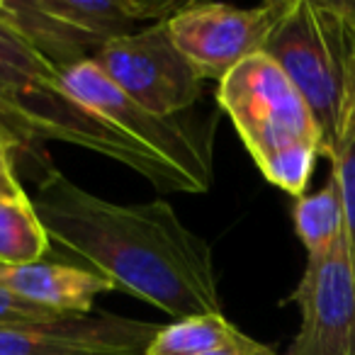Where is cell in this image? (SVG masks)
Wrapping results in <instances>:
<instances>
[{
	"instance_id": "1",
	"label": "cell",
	"mask_w": 355,
	"mask_h": 355,
	"mask_svg": "<svg viewBox=\"0 0 355 355\" xmlns=\"http://www.w3.org/2000/svg\"><path fill=\"white\" fill-rule=\"evenodd\" d=\"M30 200L59 263L95 272L173 319L222 314L212 248L168 202L114 205L56 168Z\"/></svg>"
},
{
	"instance_id": "2",
	"label": "cell",
	"mask_w": 355,
	"mask_h": 355,
	"mask_svg": "<svg viewBox=\"0 0 355 355\" xmlns=\"http://www.w3.org/2000/svg\"><path fill=\"white\" fill-rule=\"evenodd\" d=\"M217 100L268 183L302 198L321 156V134L280 66L266 54L251 56L219 80Z\"/></svg>"
},
{
	"instance_id": "3",
	"label": "cell",
	"mask_w": 355,
	"mask_h": 355,
	"mask_svg": "<svg viewBox=\"0 0 355 355\" xmlns=\"http://www.w3.org/2000/svg\"><path fill=\"white\" fill-rule=\"evenodd\" d=\"M263 54L309 105L331 161L355 114V25L334 0H292Z\"/></svg>"
},
{
	"instance_id": "4",
	"label": "cell",
	"mask_w": 355,
	"mask_h": 355,
	"mask_svg": "<svg viewBox=\"0 0 355 355\" xmlns=\"http://www.w3.org/2000/svg\"><path fill=\"white\" fill-rule=\"evenodd\" d=\"M64 88L71 98L93 110L129 139L146 146L173 171L193 185L195 195L212 185V148L209 137L183 117H156L122 93L93 61L64 71Z\"/></svg>"
},
{
	"instance_id": "5",
	"label": "cell",
	"mask_w": 355,
	"mask_h": 355,
	"mask_svg": "<svg viewBox=\"0 0 355 355\" xmlns=\"http://www.w3.org/2000/svg\"><path fill=\"white\" fill-rule=\"evenodd\" d=\"M90 61L156 117H178L198 103L205 88L200 71L178 49L168 20L107 42Z\"/></svg>"
},
{
	"instance_id": "6",
	"label": "cell",
	"mask_w": 355,
	"mask_h": 355,
	"mask_svg": "<svg viewBox=\"0 0 355 355\" xmlns=\"http://www.w3.org/2000/svg\"><path fill=\"white\" fill-rule=\"evenodd\" d=\"M292 0H272L251 10L224 3H188L168 20L185 59L205 80H222L239 64L263 54L266 42Z\"/></svg>"
},
{
	"instance_id": "7",
	"label": "cell",
	"mask_w": 355,
	"mask_h": 355,
	"mask_svg": "<svg viewBox=\"0 0 355 355\" xmlns=\"http://www.w3.org/2000/svg\"><path fill=\"white\" fill-rule=\"evenodd\" d=\"M300 331L285 355H355V270L345 236L329 256L306 261L290 297Z\"/></svg>"
},
{
	"instance_id": "8",
	"label": "cell",
	"mask_w": 355,
	"mask_h": 355,
	"mask_svg": "<svg viewBox=\"0 0 355 355\" xmlns=\"http://www.w3.org/2000/svg\"><path fill=\"white\" fill-rule=\"evenodd\" d=\"M161 324L114 314L0 321V355H146Z\"/></svg>"
},
{
	"instance_id": "9",
	"label": "cell",
	"mask_w": 355,
	"mask_h": 355,
	"mask_svg": "<svg viewBox=\"0 0 355 355\" xmlns=\"http://www.w3.org/2000/svg\"><path fill=\"white\" fill-rule=\"evenodd\" d=\"M0 285L17 297L61 314H90L95 297L112 292L105 277L59 261L30 266H0Z\"/></svg>"
},
{
	"instance_id": "10",
	"label": "cell",
	"mask_w": 355,
	"mask_h": 355,
	"mask_svg": "<svg viewBox=\"0 0 355 355\" xmlns=\"http://www.w3.org/2000/svg\"><path fill=\"white\" fill-rule=\"evenodd\" d=\"M0 15L61 73L90 61L105 46L95 35L49 12L42 0H0Z\"/></svg>"
},
{
	"instance_id": "11",
	"label": "cell",
	"mask_w": 355,
	"mask_h": 355,
	"mask_svg": "<svg viewBox=\"0 0 355 355\" xmlns=\"http://www.w3.org/2000/svg\"><path fill=\"white\" fill-rule=\"evenodd\" d=\"M42 6L105 44L134 35L144 20H171L183 8L173 0H42Z\"/></svg>"
},
{
	"instance_id": "12",
	"label": "cell",
	"mask_w": 355,
	"mask_h": 355,
	"mask_svg": "<svg viewBox=\"0 0 355 355\" xmlns=\"http://www.w3.org/2000/svg\"><path fill=\"white\" fill-rule=\"evenodd\" d=\"M292 219L297 236L306 248V261L329 256L336 243L345 236V212L336 178L329 175L321 190L297 198Z\"/></svg>"
},
{
	"instance_id": "13",
	"label": "cell",
	"mask_w": 355,
	"mask_h": 355,
	"mask_svg": "<svg viewBox=\"0 0 355 355\" xmlns=\"http://www.w3.org/2000/svg\"><path fill=\"white\" fill-rule=\"evenodd\" d=\"M49 248L46 229L30 198L0 200V266H30Z\"/></svg>"
},
{
	"instance_id": "14",
	"label": "cell",
	"mask_w": 355,
	"mask_h": 355,
	"mask_svg": "<svg viewBox=\"0 0 355 355\" xmlns=\"http://www.w3.org/2000/svg\"><path fill=\"white\" fill-rule=\"evenodd\" d=\"M239 329L222 314H200L161 326L146 355H207L234 338Z\"/></svg>"
},
{
	"instance_id": "15",
	"label": "cell",
	"mask_w": 355,
	"mask_h": 355,
	"mask_svg": "<svg viewBox=\"0 0 355 355\" xmlns=\"http://www.w3.org/2000/svg\"><path fill=\"white\" fill-rule=\"evenodd\" d=\"M331 175L336 178L345 212V243L355 270V114L340 139L338 151L331 158Z\"/></svg>"
},
{
	"instance_id": "16",
	"label": "cell",
	"mask_w": 355,
	"mask_h": 355,
	"mask_svg": "<svg viewBox=\"0 0 355 355\" xmlns=\"http://www.w3.org/2000/svg\"><path fill=\"white\" fill-rule=\"evenodd\" d=\"M0 144L10 146L12 151L30 153V156H35V148L40 146L30 124L20 114L12 112L3 100H0Z\"/></svg>"
},
{
	"instance_id": "17",
	"label": "cell",
	"mask_w": 355,
	"mask_h": 355,
	"mask_svg": "<svg viewBox=\"0 0 355 355\" xmlns=\"http://www.w3.org/2000/svg\"><path fill=\"white\" fill-rule=\"evenodd\" d=\"M64 316L73 314H61V311L32 304V302L22 300L15 292L6 290V287L0 285V321H54L64 319Z\"/></svg>"
},
{
	"instance_id": "18",
	"label": "cell",
	"mask_w": 355,
	"mask_h": 355,
	"mask_svg": "<svg viewBox=\"0 0 355 355\" xmlns=\"http://www.w3.org/2000/svg\"><path fill=\"white\" fill-rule=\"evenodd\" d=\"M12 148L0 144V200H20L30 198V195L22 190L20 180H17L15 173V161H12Z\"/></svg>"
},
{
	"instance_id": "19",
	"label": "cell",
	"mask_w": 355,
	"mask_h": 355,
	"mask_svg": "<svg viewBox=\"0 0 355 355\" xmlns=\"http://www.w3.org/2000/svg\"><path fill=\"white\" fill-rule=\"evenodd\" d=\"M207 355H277V353L272 348H268V345L258 343L251 336H246L243 331H239L229 343H224L222 348L212 350Z\"/></svg>"
},
{
	"instance_id": "20",
	"label": "cell",
	"mask_w": 355,
	"mask_h": 355,
	"mask_svg": "<svg viewBox=\"0 0 355 355\" xmlns=\"http://www.w3.org/2000/svg\"><path fill=\"white\" fill-rule=\"evenodd\" d=\"M334 6L355 25V0H334Z\"/></svg>"
}]
</instances>
